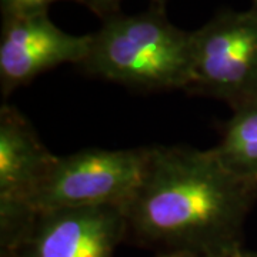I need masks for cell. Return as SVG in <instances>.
Returning <instances> with one entry per match:
<instances>
[{"mask_svg": "<svg viewBox=\"0 0 257 257\" xmlns=\"http://www.w3.org/2000/svg\"><path fill=\"white\" fill-rule=\"evenodd\" d=\"M236 257H257V253H251V251H241L240 254H237Z\"/></svg>", "mask_w": 257, "mask_h": 257, "instance_id": "4fadbf2b", "label": "cell"}, {"mask_svg": "<svg viewBox=\"0 0 257 257\" xmlns=\"http://www.w3.org/2000/svg\"><path fill=\"white\" fill-rule=\"evenodd\" d=\"M86 73L136 90L187 89L192 74V32L173 26L165 8L104 19L90 35L80 64Z\"/></svg>", "mask_w": 257, "mask_h": 257, "instance_id": "7a4b0ae2", "label": "cell"}, {"mask_svg": "<svg viewBox=\"0 0 257 257\" xmlns=\"http://www.w3.org/2000/svg\"><path fill=\"white\" fill-rule=\"evenodd\" d=\"M251 9L257 10V0H251Z\"/></svg>", "mask_w": 257, "mask_h": 257, "instance_id": "5bb4252c", "label": "cell"}, {"mask_svg": "<svg viewBox=\"0 0 257 257\" xmlns=\"http://www.w3.org/2000/svg\"><path fill=\"white\" fill-rule=\"evenodd\" d=\"M152 6H157V8H165L166 0H152Z\"/></svg>", "mask_w": 257, "mask_h": 257, "instance_id": "7c38bea8", "label": "cell"}, {"mask_svg": "<svg viewBox=\"0 0 257 257\" xmlns=\"http://www.w3.org/2000/svg\"><path fill=\"white\" fill-rule=\"evenodd\" d=\"M120 3L121 0H83V5L87 6L97 16H100L103 20L120 13Z\"/></svg>", "mask_w": 257, "mask_h": 257, "instance_id": "30bf717a", "label": "cell"}, {"mask_svg": "<svg viewBox=\"0 0 257 257\" xmlns=\"http://www.w3.org/2000/svg\"><path fill=\"white\" fill-rule=\"evenodd\" d=\"M90 35L66 33L49 19L47 12L3 18L0 37V87L9 96L40 73L64 63L80 64Z\"/></svg>", "mask_w": 257, "mask_h": 257, "instance_id": "8992f818", "label": "cell"}, {"mask_svg": "<svg viewBox=\"0 0 257 257\" xmlns=\"http://www.w3.org/2000/svg\"><path fill=\"white\" fill-rule=\"evenodd\" d=\"M213 149L230 172L257 182V101L233 110Z\"/></svg>", "mask_w": 257, "mask_h": 257, "instance_id": "ba28073f", "label": "cell"}, {"mask_svg": "<svg viewBox=\"0 0 257 257\" xmlns=\"http://www.w3.org/2000/svg\"><path fill=\"white\" fill-rule=\"evenodd\" d=\"M149 153L150 146L86 149L57 156L26 207L32 211L90 206L126 207L145 177Z\"/></svg>", "mask_w": 257, "mask_h": 257, "instance_id": "3957f363", "label": "cell"}, {"mask_svg": "<svg viewBox=\"0 0 257 257\" xmlns=\"http://www.w3.org/2000/svg\"><path fill=\"white\" fill-rule=\"evenodd\" d=\"M56 157L20 111L0 109V209L25 206Z\"/></svg>", "mask_w": 257, "mask_h": 257, "instance_id": "52a82bcc", "label": "cell"}, {"mask_svg": "<svg viewBox=\"0 0 257 257\" xmlns=\"http://www.w3.org/2000/svg\"><path fill=\"white\" fill-rule=\"evenodd\" d=\"M56 2H62V0H0V5H2L3 18H8V16L47 12L49 6ZM73 2L83 3V0H73Z\"/></svg>", "mask_w": 257, "mask_h": 257, "instance_id": "9c48e42d", "label": "cell"}, {"mask_svg": "<svg viewBox=\"0 0 257 257\" xmlns=\"http://www.w3.org/2000/svg\"><path fill=\"white\" fill-rule=\"evenodd\" d=\"M257 182L234 175L214 149L150 146L146 172L124 207L127 237L163 251L236 257Z\"/></svg>", "mask_w": 257, "mask_h": 257, "instance_id": "6da1fadb", "label": "cell"}, {"mask_svg": "<svg viewBox=\"0 0 257 257\" xmlns=\"http://www.w3.org/2000/svg\"><path fill=\"white\" fill-rule=\"evenodd\" d=\"M124 239L127 220L120 206L33 211L0 257H114Z\"/></svg>", "mask_w": 257, "mask_h": 257, "instance_id": "5b68a950", "label": "cell"}, {"mask_svg": "<svg viewBox=\"0 0 257 257\" xmlns=\"http://www.w3.org/2000/svg\"><path fill=\"white\" fill-rule=\"evenodd\" d=\"M156 257H200L193 253H187V251H163Z\"/></svg>", "mask_w": 257, "mask_h": 257, "instance_id": "8fae6325", "label": "cell"}, {"mask_svg": "<svg viewBox=\"0 0 257 257\" xmlns=\"http://www.w3.org/2000/svg\"><path fill=\"white\" fill-rule=\"evenodd\" d=\"M186 90L226 101L233 110L257 101V10H223L192 32Z\"/></svg>", "mask_w": 257, "mask_h": 257, "instance_id": "277c9868", "label": "cell"}]
</instances>
